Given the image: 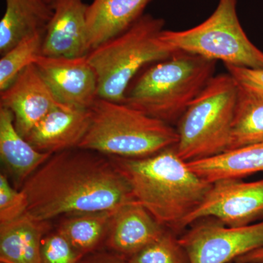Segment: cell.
Listing matches in <instances>:
<instances>
[{
    "label": "cell",
    "mask_w": 263,
    "mask_h": 263,
    "mask_svg": "<svg viewBox=\"0 0 263 263\" xmlns=\"http://www.w3.org/2000/svg\"><path fill=\"white\" fill-rule=\"evenodd\" d=\"M208 217L230 227L249 226L262 219L263 179L252 182L223 179L213 183L200 205L183 221L182 230Z\"/></svg>",
    "instance_id": "9"
},
{
    "label": "cell",
    "mask_w": 263,
    "mask_h": 263,
    "mask_svg": "<svg viewBox=\"0 0 263 263\" xmlns=\"http://www.w3.org/2000/svg\"><path fill=\"white\" fill-rule=\"evenodd\" d=\"M0 22V53L4 54L25 38L46 32L53 10L45 0H5Z\"/></svg>",
    "instance_id": "17"
},
{
    "label": "cell",
    "mask_w": 263,
    "mask_h": 263,
    "mask_svg": "<svg viewBox=\"0 0 263 263\" xmlns=\"http://www.w3.org/2000/svg\"><path fill=\"white\" fill-rule=\"evenodd\" d=\"M162 39L176 51L187 52L226 65L263 70V51L251 42L237 13V0H219L201 24L183 31L165 30Z\"/></svg>",
    "instance_id": "7"
},
{
    "label": "cell",
    "mask_w": 263,
    "mask_h": 263,
    "mask_svg": "<svg viewBox=\"0 0 263 263\" xmlns=\"http://www.w3.org/2000/svg\"><path fill=\"white\" fill-rule=\"evenodd\" d=\"M152 0H93L86 10L90 48H98L127 30Z\"/></svg>",
    "instance_id": "15"
},
{
    "label": "cell",
    "mask_w": 263,
    "mask_h": 263,
    "mask_svg": "<svg viewBox=\"0 0 263 263\" xmlns=\"http://www.w3.org/2000/svg\"><path fill=\"white\" fill-rule=\"evenodd\" d=\"M79 263H129L127 259L108 249H99L85 255Z\"/></svg>",
    "instance_id": "27"
},
{
    "label": "cell",
    "mask_w": 263,
    "mask_h": 263,
    "mask_svg": "<svg viewBox=\"0 0 263 263\" xmlns=\"http://www.w3.org/2000/svg\"><path fill=\"white\" fill-rule=\"evenodd\" d=\"M51 156L39 152L21 136L15 129L13 113L0 107V159L16 189L21 190Z\"/></svg>",
    "instance_id": "16"
},
{
    "label": "cell",
    "mask_w": 263,
    "mask_h": 263,
    "mask_svg": "<svg viewBox=\"0 0 263 263\" xmlns=\"http://www.w3.org/2000/svg\"><path fill=\"white\" fill-rule=\"evenodd\" d=\"M34 65L59 103L89 109L98 98V76L87 55L76 58L41 55Z\"/></svg>",
    "instance_id": "10"
},
{
    "label": "cell",
    "mask_w": 263,
    "mask_h": 263,
    "mask_svg": "<svg viewBox=\"0 0 263 263\" xmlns=\"http://www.w3.org/2000/svg\"><path fill=\"white\" fill-rule=\"evenodd\" d=\"M117 211L64 216L57 230L84 257L105 245L110 221Z\"/></svg>",
    "instance_id": "21"
},
{
    "label": "cell",
    "mask_w": 263,
    "mask_h": 263,
    "mask_svg": "<svg viewBox=\"0 0 263 263\" xmlns=\"http://www.w3.org/2000/svg\"><path fill=\"white\" fill-rule=\"evenodd\" d=\"M41 255L42 263H79L84 257L57 229L45 235Z\"/></svg>",
    "instance_id": "24"
},
{
    "label": "cell",
    "mask_w": 263,
    "mask_h": 263,
    "mask_svg": "<svg viewBox=\"0 0 263 263\" xmlns=\"http://www.w3.org/2000/svg\"><path fill=\"white\" fill-rule=\"evenodd\" d=\"M167 230L135 200L114 214L105 246L128 259L159 239Z\"/></svg>",
    "instance_id": "13"
},
{
    "label": "cell",
    "mask_w": 263,
    "mask_h": 263,
    "mask_svg": "<svg viewBox=\"0 0 263 263\" xmlns=\"http://www.w3.org/2000/svg\"><path fill=\"white\" fill-rule=\"evenodd\" d=\"M110 157L137 201L176 234L212 186L213 183L190 169L178 155L176 146L142 158Z\"/></svg>",
    "instance_id": "2"
},
{
    "label": "cell",
    "mask_w": 263,
    "mask_h": 263,
    "mask_svg": "<svg viewBox=\"0 0 263 263\" xmlns=\"http://www.w3.org/2000/svg\"><path fill=\"white\" fill-rule=\"evenodd\" d=\"M263 263V262H262Z\"/></svg>",
    "instance_id": "31"
},
{
    "label": "cell",
    "mask_w": 263,
    "mask_h": 263,
    "mask_svg": "<svg viewBox=\"0 0 263 263\" xmlns=\"http://www.w3.org/2000/svg\"><path fill=\"white\" fill-rule=\"evenodd\" d=\"M53 13L46 27L42 55L76 58L91 51L84 0H53Z\"/></svg>",
    "instance_id": "12"
},
{
    "label": "cell",
    "mask_w": 263,
    "mask_h": 263,
    "mask_svg": "<svg viewBox=\"0 0 263 263\" xmlns=\"http://www.w3.org/2000/svg\"><path fill=\"white\" fill-rule=\"evenodd\" d=\"M226 66L228 72L234 78L237 82L263 91V70Z\"/></svg>",
    "instance_id": "26"
},
{
    "label": "cell",
    "mask_w": 263,
    "mask_h": 263,
    "mask_svg": "<svg viewBox=\"0 0 263 263\" xmlns=\"http://www.w3.org/2000/svg\"><path fill=\"white\" fill-rule=\"evenodd\" d=\"M28 201L22 190L11 186L5 174L0 175V224L9 222L27 213Z\"/></svg>",
    "instance_id": "25"
},
{
    "label": "cell",
    "mask_w": 263,
    "mask_h": 263,
    "mask_svg": "<svg viewBox=\"0 0 263 263\" xmlns=\"http://www.w3.org/2000/svg\"><path fill=\"white\" fill-rule=\"evenodd\" d=\"M50 228L49 221L36 220L27 213L0 224V262L42 263L41 245Z\"/></svg>",
    "instance_id": "18"
},
{
    "label": "cell",
    "mask_w": 263,
    "mask_h": 263,
    "mask_svg": "<svg viewBox=\"0 0 263 263\" xmlns=\"http://www.w3.org/2000/svg\"><path fill=\"white\" fill-rule=\"evenodd\" d=\"M179 237L190 263H228L263 248V221L241 227H230L208 217L192 224Z\"/></svg>",
    "instance_id": "8"
},
{
    "label": "cell",
    "mask_w": 263,
    "mask_h": 263,
    "mask_svg": "<svg viewBox=\"0 0 263 263\" xmlns=\"http://www.w3.org/2000/svg\"><path fill=\"white\" fill-rule=\"evenodd\" d=\"M2 263V262H1Z\"/></svg>",
    "instance_id": "30"
},
{
    "label": "cell",
    "mask_w": 263,
    "mask_h": 263,
    "mask_svg": "<svg viewBox=\"0 0 263 263\" xmlns=\"http://www.w3.org/2000/svg\"><path fill=\"white\" fill-rule=\"evenodd\" d=\"M238 85L228 150L263 142V91Z\"/></svg>",
    "instance_id": "20"
},
{
    "label": "cell",
    "mask_w": 263,
    "mask_h": 263,
    "mask_svg": "<svg viewBox=\"0 0 263 263\" xmlns=\"http://www.w3.org/2000/svg\"><path fill=\"white\" fill-rule=\"evenodd\" d=\"M127 260L129 263H190L177 234L170 230Z\"/></svg>",
    "instance_id": "23"
},
{
    "label": "cell",
    "mask_w": 263,
    "mask_h": 263,
    "mask_svg": "<svg viewBox=\"0 0 263 263\" xmlns=\"http://www.w3.org/2000/svg\"><path fill=\"white\" fill-rule=\"evenodd\" d=\"M90 123V108L60 105L52 109L24 138L39 152L53 155L79 148Z\"/></svg>",
    "instance_id": "14"
},
{
    "label": "cell",
    "mask_w": 263,
    "mask_h": 263,
    "mask_svg": "<svg viewBox=\"0 0 263 263\" xmlns=\"http://www.w3.org/2000/svg\"><path fill=\"white\" fill-rule=\"evenodd\" d=\"M45 33L25 38L2 55L0 60V91L8 88L19 74L42 55Z\"/></svg>",
    "instance_id": "22"
},
{
    "label": "cell",
    "mask_w": 263,
    "mask_h": 263,
    "mask_svg": "<svg viewBox=\"0 0 263 263\" xmlns=\"http://www.w3.org/2000/svg\"><path fill=\"white\" fill-rule=\"evenodd\" d=\"M27 213L37 221L117 210L136 200L109 156L72 148L53 154L24 182Z\"/></svg>",
    "instance_id": "1"
},
{
    "label": "cell",
    "mask_w": 263,
    "mask_h": 263,
    "mask_svg": "<svg viewBox=\"0 0 263 263\" xmlns=\"http://www.w3.org/2000/svg\"><path fill=\"white\" fill-rule=\"evenodd\" d=\"M187 164L195 174L211 183L242 179L263 172V142L226 151L215 157Z\"/></svg>",
    "instance_id": "19"
},
{
    "label": "cell",
    "mask_w": 263,
    "mask_h": 263,
    "mask_svg": "<svg viewBox=\"0 0 263 263\" xmlns=\"http://www.w3.org/2000/svg\"><path fill=\"white\" fill-rule=\"evenodd\" d=\"M215 60L177 51L152 64L132 87L122 103L170 125L183 114L214 76Z\"/></svg>",
    "instance_id": "3"
},
{
    "label": "cell",
    "mask_w": 263,
    "mask_h": 263,
    "mask_svg": "<svg viewBox=\"0 0 263 263\" xmlns=\"http://www.w3.org/2000/svg\"><path fill=\"white\" fill-rule=\"evenodd\" d=\"M91 123L79 148L109 157L142 158L177 145L172 125L124 103L98 98L90 108Z\"/></svg>",
    "instance_id": "4"
},
{
    "label": "cell",
    "mask_w": 263,
    "mask_h": 263,
    "mask_svg": "<svg viewBox=\"0 0 263 263\" xmlns=\"http://www.w3.org/2000/svg\"><path fill=\"white\" fill-rule=\"evenodd\" d=\"M0 107L10 110L15 129L24 138L59 103L34 64L0 91Z\"/></svg>",
    "instance_id": "11"
},
{
    "label": "cell",
    "mask_w": 263,
    "mask_h": 263,
    "mask_svg": "<svg viewBox=\"0 0 263 263\" xmlns=\"http://www.w3.org/2000/svg\"><path fill=\"white\" fill-rule=\"evenodd\" d=\"M238 82L229 72L214 76L177 123L178 155L185 162L205 160L228 150Z\"/></svg>",
    "instance_id": "6"
},
{
    "label": "cell",
    "mask_w": 263,
    "mask_h": 263,
    "mask_svg": "<svg viewBox=\"0 0 263 263\" xmlns=\"http://www.w3.org/2000/svg\"><path fill=\"white\" fill-rule=\"evenodd\" d=\"M164 26L163 19L142 15L122 34L89 52L88 60L98 76V98L122 103L140 70L177 52L162 39Z\"/></svg>",
    "instance_id": "5"
},
{
    "label": "cell",
    "mask_w": 263,
    "mask_h": 263,
    "mask_svg": "<svg viewBox=\"0 0 263 263\" xmlns=\"http://www.w3.org/2000/svg\"><path fill=\"white\" fill-rule=\"evenodd\" d=\"M45 1L47 2L48 3H50V4H51L52 2H53V0H45Z\"/></svg>",
    "instance_id": "29"
},
{
    "label": "cell",
    "mask_w": 263,
    "mask_h": 263,
    "mask_svg": "<svg viewBox=\"0 0 263 263\" xmlns=\"http://www.w3.org/2000/svg\"><path fill=\"white\" fill-rule=\"evenodd\" d=\"M235 263H262L263 248L252 251L235 259Z\"/></svg>",
    "instance_id": "28"
}]
</instances>
